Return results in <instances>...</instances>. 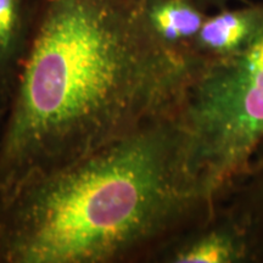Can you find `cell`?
<instances>
[{"instance_id":"1","label":"cell","mask_w":263,"mask_h":263,"mask_svg":"<svg viewBox=\"0 0 263 263\" xmlns=\"http://www.w3.org/2000/svg\"><path fill=\"white\" fill-rule=\"evenodd\" d=\"M197 61L156 41L140 0H43L0 138V202L168 114Z\"/></svg>"},{"instance_id":"2","label":"cell","mask_w":263,"mask_h":263,"mask_svg":"<svg viewBox=\"0 0 263 263\" xmlns=\"http://www.w3.org/2000/svg\"><path fill=\"white\" fill-rule=\"evenodd\" d=\"M215 212L168 112L10 194L0 263L144 261Z\"/></svg>"},{"instance_id":"3","label":"cell","mask_w":263,"mask_h":263,"mask_svg":"<svg viewBox=\"0 0 263 263\" xmlns=\"http://www.w3.org/2000/svg\"><path fill=\"white\" fill-rule=\"evenodd\" d=\"M171 115L190 173L217 209L263 150V25L235 54L200 59Z\"/></svg>"},{"instance_id":"4","label":"cell","mask_w":263,"mask_h":263,"mask_svg":"<svg viewBox=\"0 0 263 263\" xmlns=\"http://www.w3.org/2000/svg\"><path fill=\"white\" fill-rule=\"evenodd\" d=\"M183 233L157 255L170 263H238L251 257V235L239 216L215 215Z\"/></svg>"},{"instance_id":"5","label":"cell","mask_w":263,"mask_h":263,"mask_svg":"<svg viewBox=\"0 0 263 263\" xmlns=\"http://www.w3.org/2000/svg\"><path fill=\"white\" fill-rule=\"evenodd\" d=\"M43 0H0V106L8 111Z\"/></svg>"},{"instance_id":"6","label":"cell","mask_w":263,"mask_h":263,"mask_svg":"<svg viewBox=\"0 0 263 263\" xmlns=\"http://www.w3.org/2000/svg\"><path fill=\"white\" fill-rule=\"evenodd\" d=\"M263 25V4L246 3L209 14L194 39L192 50L201 59H221L244 49Z\"/></svg>"},{"instance_id":"7","label":"cell","mask_w":263,"mask_h":263,"mask_svg":"<svg viewBox=\"0 0 263 263\" xmlns=\"http://www.w3.org/2000/svg\"><path fill=\"white\" fill-rule=\"evenodd\" d=\"M150 32L162 47L195 55L192 45L210 12L193 0H140Z\"/></svg>"},{"instance_id":"8","label":"cell","mask_w":263,"mask_h":263,"mask_svg":"<svg viewBox=\"0 0 263 263\" xmlns=\"http://www.w3.org/2000/svg\"><path fill=\"white\" fill-rule=\"evenodd\" d=\"M263 151V150H262ZM256 164H252L251 170L255 171V190H256V200L258 201V207L263 209V156L259 155Z\"/></svg>"},{"instance_id":"9","label":"cell","mask_w":263,"mask_h":263,"mask_svg":"<svg viewBox=\"0 0 263 263\" xmlns=\"http://www.w3.org/2000/svg\"><path fill=\"white\" fill-rule=\"evenodd\" d=\"M193 2L210 12L211 10L227 8L232 3H242V4H246V3H250V0H193Z\"/></svg>"},{"instance_id":"10","label":"cell","mask_w":263,"mask_h":263,"mask_svg":"<svg viewBox=\"0 0 263 263\" xmlns=\"http://www.w3.org/2000/svg\"><path fill=\"white\" fill-rule=\"evenodd\" d=\"M6 114H8V111H6L5 108L3 107V106H0V138H2L3 127H4V123H5V117H6Z\"/></svg>"}]
</instances>
